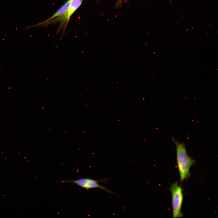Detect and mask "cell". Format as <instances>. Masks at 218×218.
Here are the masks:
<instances>
[{"label":"cell","instance_id":"6da1fadb","mask_svg":"<svg viewBox=\"0 0 218 218\" xmlns=\"http://www.w3.org/2000/svg\"><path fill=\"white\" fill-rule=\"evenodd\" d=\"M176 150V159L180 182L187 179L190 176V169L195 163V160L189 156L185 145L171 137Z\"/></svg>","mask_w":218,"mask_h":218},{"label":"cell","instance_id":"7a4b0ae2","mask_svg":"<svg viewBox=\"0 0 218 218\" xmlns=\"http://www.w3.org/2000/svg\"><path fill=\"white\" fill-rule=\"evenodd\" d=\"M170 190L172 195L173 217L175 218L182 217L181 209L183 195L182 188L177 181L170 185Z\"/></svg>","mask_w":218,"mask_h":218},{"label":"cell","instance_id":"3957f363","mask_svg":"<svg viewBox=\"0 0 218 218\" xmlns=\"http://www.w3.org/2000/svg\"><path fill=\"white\" fill-rule=\"evenodd\" d=\"M108 179L106 178L105 179H102L100 180L97 181L91 178H82L74 180H64L61 182L74 183L79 187L87 190L92 188H99L106 191L114 194L108 189L103 186L100 185L98 183L100 182H104V180H107Z\"/></svg>","mask_w":218,"mask_h":218},{"label":"cell","instance_id":"277c9868","mask_svg":"<svg viewBox=\"0 0 218 218\" xmlns=\"http://www.w3.org/2000/svg\"><path fill=\"white\" fill-rule=\"evenodd\" d=\"M83 0H71L67 11L62 15L66 26L71 15L81 5Z\"/></svg>","mask_w":218,"mask_h":218},{"label":"cell","instance_id":"5b68a950","mask_svg":"<svg viewBox=\"0 0 218 218\" xmlns=\"http://www.w3.org/2000/svg\"><path fill=\"white\" fill-rule=\"evenodd\" d=\"M71 0L67 1L53 15L45 21H48L51 20L64 14L68 9Z\"/></svg>","mask_w":218,"mask_h":218}]
</instances>
